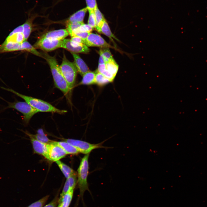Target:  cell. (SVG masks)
<instances>
[{"instance_id": "9", "label": "cell", "mask_w": 207, "mask_h": 207, "mask_svg": "<svg viewBox=\"0 0 207 207\" xmlns=\"http://www.w3.org/2000/svg\"><path fill=\"white\" fill-rule=\"evenodd\" d=\"M84 41V44L87 47L115 48L106 42L100 35L97 34L90 33Z\"/></svg>"}, {"instance_id": "32", "label": "cell", "mask_w": 207, "mask_h": 207, "mask_svg": "<svg viewBox=\"0 0 207 207\" xmlns=\"http://www.w3.org/2000/svg\"><path fill=\"white\" fill-rule=\"evenodd\" d=\"M89 17L88 21V24L93 28L95 26V17L94 11L89 10Z\"/></svg>"}, {"instance_id": "18", "label": "cell", "mask_w": 207, "mask_h": 207, "mask_svg": "<svg viewBox=\"0 0 207 207\" xmlns=\"http://www.w3.org/2000/svg\"><path fill=\"white\" fill-rule=\"evenodd\" d=\"M24 41L23 33L13 32H11L6 38L4 42H11L21 44Z\"/></svg>"}, {"instance_id": "20", "label": "cell", "mask_w": 207, "mask_h": 207, "mask_svg": "<svg viewBox=\"0 0 207 207\" xmlns=\"http://www.w3.org/2000/svg\"><path fill=\"white\" fill-rule=\"evenodd\" d=\"M55 162L66 179L74 174H76L72 168L60 161L59 160Z\"/></svg>"}, {"instance_id": "28", "label": "cell", "mask_w": 207, "mask_h": 207, "mask_svg": "<svg viewBox=\"0 0 207 207\" xmlns=\"http://www.w3.org/2000/svg\"><path fill=\"white\" fill-rule=\"evenodd\" d=\"M95 83L101 86L110 82L108 79L97 70L95 72Z\"/></svg>"}, {"instance_id": "25", "label": "cell", "mask_w": 207, "mask_h": 207, "mask_svg": "<svg viewBox=\"0 0 207 207\" xmlns=\"http://www.w3.org/2000/svg\"><path fill=\"white\" fill-rule=\"evenodd\" d=\"M31 135L36 139L43 143L49 144L53 141L47 137L42 129H39L37 130V134Z\"/></svg>"}, {"instance_id": "23", "label": "cell", "mask_w": 207, "mask_h": 207, "mask_svg": "<svg viewBox=\"0 0 207 207\" xmlns=\"http://www.w3.org/2000/svg\"><path fill=\"white\" fill-rule=\"evenodd\" d=\"M20 50L26 51L40 57H43L42 54L38 51L29 42L24 41L20 44Z\"/></svg>"}, {"instance_id": "8", "label": "cell", "mask_w": 207, "mask_h": 207, "mask_svg": "<svg viewBox=\"0 0 207 207\" xmlns=\"http://www.w3.org/2000/svg\"><path fill=\"white\" fill-rule=\"evenodd\" d=\"M47 159L52 161H56L64 157L67 154L65 151L55 141L48 144Z\"/></svg>"}, {"instance_id": "7", "label": "cell", "mask_w": 207, "mask_h": 207, "mask_svg": "<svg viewBox=\"0 0 207 207\" xmlns=\"http://www.w3.org/2000/svg\"><path fill=\"white\" fill-rule=\"evenodd\" d=\"M62 40L41 37L35 43L34 47L45 51H51L61 48Z\"/></svg>"}, {"instance_id": "17", "label": "cell", "mask_w": 207, "mask_h": 207, "mask_svg": "<svg viewBox=\"0 0 207 207\" xmlns=\"http://www.w3.org/2000/svg\"><path fill=\"white\" fill-rule=\"evenodd\" d=\"M74 189H72L66 193L60 200H59L57 207H69L71 202Z\"/></svg>"}, {"instance_id": "22", "label": "cell", "mask_w": 207, "mask_h": 207, "mask_svg": "<svg viewBox=\"0 0 207 207\" xmlns=\"http://www.w3.org/2000/svg\"><path fill=\"white\" fill-rule=\"evenodd\" d=\"M94 12L96 21L95 28L96 30L99 33L101 26L105 19L103 14L98 8L97 6L95 9Z\"/></svg>"}, {"instance_id": "35", "label": "cell", "mask_w": 207, "mask_h": 207, "mask_svg": "<svg viewBox=\"0 0 207 207\" xmlns=\"http://www.w3.org/2000/svg\"><path fill=\"white\" fill-rule=\"evenodd\" d=\"M87 7L89 10L94 11L95 9L97 6L96 0H85Z\"/></svg>"}, {"instance_id": "11", "label": "cell", "mask_w": 207, "mask_h": 207, "mask_svg": "<svg viewBox=\"0 0 207 207\" xmlns=\"http://www.w3.org/2000/svg\"><path fill=\"white\" fill-rule=\"evenodd\" d=\"M30 138L35 153L44 156L47 159L48 157V144L41 142L33 137L27 131H24Z\"/></svg>"}, {"instance_id": "4", "label": "cell", "mask_w": 207, "mask_h": 207, "mask_svg": "<svg viewBox=\"0 0 207 207\" xmlns=\"http://www.w3.org/2000/svg\"><path fill=\"white\" fill-rule=\"evenodd\" d=\"M0 98L6 102L8 105L0 110V113L8 108L16 110L23 115V120L27 124L33 116L39 112L26 102L19 101L15 99L13 102H9L0 96Z\"/></svg>"}, {"instance_id": "6", "label": "cell", "mask_w": 207, "mask_h": 207, "mask_svg": "<svg viewBox=\"0 0 207 207\" xmlns=\"http://www.w3.org/2000/svg\"><path fill=\"white\" fill-rule=\"evenodd\" d=\"M65 141L74 146L79 152L85 154H89L93 150L100 148H104L101 143L91 144L81 140L72 139H64Z\"/></svg>"}, {"instance_id": "29", "label": "cell", "mask_w": 207, "mask_h": 207, "mask_svg": "<svg viewBox=\"0 0 207 207\" xmlns=\"http://www.w3.org/2000/svg\"><path fill=\"white\" fill-rule=\"evenodd\" d=\"M99 53L103 56L105 63L110 60H114L109 48H101L100 49Z\"/></svg>"}, {"instance_id": "13", "label": "cell", "mask_w": 207, "mask_h": 207, "mask_svg": "<svg viewBox=\"0 0 207 207\" xmlns=\"http://www.w3.org/2000/svg\"><path fill=\"white\" fill-rule=\"evenodd\" d=\"M71 53L73 57L74 63L77 71L82 76H83L89 71L87 66L78 55L75 53Z\"/></svg>"}, {"instance_id": "2", "label": "cell", "mask_w": 207, "mask_h": 207, "mask_svg": "<svg viewBox=\"0 0 207 207\" xmlns=\"http://www.w3.org/2000/svg\"><path fill=\"white\" fill-rule=\"evenodd\" d=\"M2 89L12 92L23 99L39 112H51L63 114L67 112L65 110L57 108L49 103L42 100L20 93L11 88L0 87Z\"/></svg>"}, {"instance_id": "34", "label": "cell", "mask_w": 207, "mask_h": 207, "mask_svg": "<svg viewBox=\"0 0 207 207\" xmlns=\"http://www.w3.org/2000/svg\"><path fill=\"white\" fill-rule=\"evenodd\" d=\"M93 29V28L89 24H85L83 23L79 28L73 31L70 35L71 34L72 32L75 31H77L80 32H91Z\"/></svg>"}, {"instance_id": "38", "label": "cell", "mask_w": 207, "mask_h": 207, "mask_svg": "<svg viewBox=\"0 0 207 207\" xmlns=\"http://www.w3.org/2000/svg\"><path fill=\"white\" fill-rule=\"evenodd\" d=\"M100 56L99 61V64H105V62L103 56L101 54H99Z\"/></svg>"}, {"instance_id": "24", "label": "cell", "mask_w": 207, "mask_h": 207, "mask_svg": "<svg viewBox=\"0 0 207 207\" xmlns=\"http://www.w3.org/2000/svg\"><path fill=\"white\" fill-rule=\"evenodd\" d=\"M99 33L103 34L106 35L108 37L111 41H113V42H114L113 38L119 41L112 33L106 19L104 21L101 26Z\"/></svg>"}, {"instance_id": "26", "label": "cell", "mask_w": 207, "mask_h": 207, "mask_svg": "<svg viewBox=\"0 0 207 207\" xmlns=\"http://www.w3.org/2000/svg\"><path fill=\"white\" fill-rule=\"evenodd\" d=\"M105 64L106 69L115 77L118 69V66L115 60H110Z\"/></svg>"}, {"instance_id": "15", "label": "cell", "mask_w": 207, "mask_h": 207, "mask_svg": "<svg viewBox=\"0 0 207 207\" xmlns=\"http://www.w3.org/2000/svg\"><path fill=\"white\" fill-rule=\"evenodd\" d=\"M38 16V14H36L32 15L22 24L23 29V34L25 41L27 40L31 33L32 29V21L33 20Z\"/></svg>"}, {"instance_id": "27", "label": "cell", "mask_w": 207, "mask_h": 207, "mask_svg": "<svg viewBox=\"0 0 207 207\" xmlns=\"http://www.w3.org/2000/svg\"><path fill=\"white\" fill-rule=\"evenodd\" d=\"M105 64H99L98 68L97 70L108 79L110 82H112L114 80L115 76L110 73L106 69Z\"/></svg>"}, {"instance_id": "36", "label": "cell", "mask_w": 207, "mask_h": 207, "mask_svg": "<svg viewBox=\"0 0 207 207\" xmlns=\"http://www.w3.org/2000/svg\"><path fill=\"white\" fill-rule=\"evenodd\" d=\"M59 200L58 195H57L51 202L43 207H57Z\"/></svg>"}, {"instance_id": "21", "label": "cell", "mask_w": 207, "mask_h": 207, "mask_svg": "<svg viewBox=\"0 0 207 207\" xmlns=\"http://www.w3.org/2000/svg\"><path fill=\"white\" fill-rule=\"evenodd\" d=\"M95 72L89 71L85 74L80 84L90 85L95 83Z\"/></svg>"}, {"instance_id": "37", "label": "cell", "mask_w": 207, "mask_h": 207, "mask_svg": "<svg viewBox=\"0 0 207 207\" xmlns=\"http://www.w3.org/2000/svg\"><path fill=\"white\" fill-rule=\"evenodd\" d=\"M71 40L74 42L79 44H84V41L80 37L77 36L72 37Z\"/></svg>"}, {"instance_id": "3", "label": "cell", "mask_w": 207, "mask_h": 207, "mask_svg": "<svg viewBox=\"0 0 207 207\" xmlns=\"http://www.w3.org/2000/svg\"><path fill=\"white\" fill-rule=\"evenodd\" d=\"M89 155V154H86L82 158L77 170V183L79 190L78 199H81L84 207L85 205L83 200L85 192L87 190L91 195L87 181L89 168L88 159Z\"/></svg>"}, {"instance_id": "5", "label": "cell", "mask_w": 207, "mask_h": 207, "mask_svg": "<svg viewBox=\"0 0 207 207\" xmlns=\"http://www.w3.org/2000/svg\"><path fill=\"white\" fill-rule=\"evenodd\" d=\"M60 67L69 88L71 90L75 84L78 72L75 66L74 63L68 60L64 55Z\"/></svg>"}, {"instance_id": "12", "label": "cell", "mask_w": 207, "mask_h": 207, "mask_svg": "<svg viewBox=\"0 0 207 207\" xmlns=\"http://www.w3.org/2000/svg\"><path fill=\"white\" fill-rule=\"evenodd\" d=\"M69 34L66 29L50 31L43 34L41 37L54 40H62Z\"/></svg>"}, {"instance_id": "19", "label": "cell", "mask_w": 207, "mask_h": 207, "mask_svg": "<svg viewBox=\"0 0 207 207\" xmlns=\"http://www.w3.org/2000/svg\"><path fill=\"white\" fill-rule=\"evenodd\" d=\"M65 151L67 154H76L79 152L74 146L65 141H55Z\"/></svg>"}, {"instance_id": "16", "label": "cell", "mask_w": 207, "mask_h": 207, "mask_svg": "<svg viewBox=\"0 0 207 207\" xmlns=\"http://www.w3.org/2000/svg\"><path fill=\"white\" fill-rule=\"evenodd\" d=\"M20 44L11 42H4L0 45V53L20 51Z\"/></svg>"}, {"instance_id": "14", "label": "cell", "mask_w": 207, "mask_h": 207, "mask_svg": "<svg viewBox=\"0 0 207 207\" xmlns=\"http://www.w3.org/2000/svg\"><path fill=\"white\" fill-rule=\"evenodd\" d=\"M88 9L87 7L80 9L74 13L64 21L66 24L74 22H83Z\"/></svg>"}, {"instance_id": "1", "label": "cell", "mask_w": 207, "mask_h": 207, "mask_svg": "<svg viewBox=\"0 0 207 207\" xmlns=\"http://www.w3.org/2000/svg\"><path fill=\"white\" fill-rule=\"evenodd\" d=\"M43 57L47 62L50 67L55 87L60 90L67 97L71 91L60 68L55 58L45 53Z\"/></svg>"}, {"instance_id": "33", "label": "cell", "mask_w": 207, "mask_h": 207, "mask_svg": "<svg viewBox=\"0 0 207 207\" xmlns=\"http://www.w3.org/2000/svg\"><path fill=\"white\" fill-rule=\"evenodd\" d=\"M90 33L91 32L76 31L72 32L70 35L71 37L77 36L80 37L84 41Z\"/></svg>"}, {"instance_id": "30", "label": "cell", "mask_w": 207, "mask_h": 207, "mask_svg": "<svg viewBox=\"0 0 207 207\" xmlns=\"http://www.w3.org/2000/svg\"><path fill=\"white\" fill-rule=\"evenodd\" d=\"M84 23L74 22L66 24V29L70 35L73 31L79 28Z\"/></svg>"}, {"instance_id": "31", "label": "cell", "mask_w": 207, "mask_h": 207, "mask_svg": "<svg viewBox=\"0 0 207 207\" xmlns=\"http://www.w3.org/2000/svg\"><path fill=\"white\" fill-rule=\"evenodd\" d=\"M49 197V195H46L40 199L32 203L27 207H43Z\"/></svg>"}, {"instance_id": "39", "label": "cell", "mask_w": 207, "mask_h": 207, "mask_svg": "<svg viewBox=\"0 0 207 207\" xmlns=\"http://www.w3.org/2000/svg\"><path fill=\"white\" fill-rule=\"evenodd\" d=\"M62 0H58L56 2V3H55V4L54 5H55H55L56 4H57L58 3L60 2V1H62Z\"/></svg>"}, {"instance_id": "10", "label": "cell", "mask_w": 207, "mask_h": 207, "mask_svg": "<svg viewBox=\"0 0 207 207\" xmlns=\"http://www.w3.org/2000/svg\"><path fill=\"white\" fill-rule=\"evenodd\" d=\"M63 48L74 53H87L90 51V49L84 44H79L73 42L70 39L63 40L61 46Z\"/></svg>"}]
</instances>
